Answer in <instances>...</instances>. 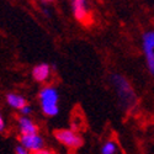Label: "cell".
I'll return each mask as SVG.
<instances>
[{
	"label": "cell",
	"mask_w": 154,
	"mask_h": 154,
	"mask_svg": "<svg viewBox=\"0 0 154 154\" xmlns=\"http://www.w3.org/2000/svg\"><path fill=\"white\" fill-rule=\"evenodd\" d=\"M5 101H6L8 106H10L14 110H17V111H20L22 107H25L29 104L26 97L22 96L21 94H17V93H8L5 95Z\"/></svg>",
	"instance_id": "ba28073f"
},
{
	"label": "cell",
	"mask_w": 154,
	"mask_h": 154,
	"mask_svg": "<svg viewBox=\"0 0 154 154\" xmlns=\"http://www.w3.org/2000/svg\"><path fill=\"white\" fill-rule=\"evenodd\" d=\"M19 144L25 147L31 153H35L45 148V139L40 133H33V134H21L19 137Z\"/></svg>",
	"instance_id": "5b68a950"
},
{
	"label": "cell",
	"mask_w": 154,
	"mask_h": 154,
	"mask_svg": "<svg viewBox=\"0 0 154 154\" xmlns=\"http://www.w3.org/2000/svg\"><path fill=\"white\" fill-rule=\"evenodd\" d=\"M15 154H32L30 150H27L25 147H22L21 144H17L15 147Z\"/></svg>",
	"instance_id": "4fadbf2b"
},
{
	"label": "cell",
	"mask_w": 154,
	"mask_h": 154,
	"mask_svg": "<svg viewBox=\"0 0 154 154\" xmlns=\"http://www.w3.org/2000/svg\"><path fill=\"white\" fill-rule=\"evenodd\" d=\"M143 53H144V57H146L147 68L150 72V74L154 75V48L143 46Z\"/></svg>",
	"instance_id": "9c48e42d"
},
{
	"label": "cell",
	"mask_w": 154,
	"mask_h": 154,
	"mask_svg": "<svg viewBox=\"0 0 154 154\" xmlns=\"http://www.w3.org/2000/svg\"><path fill=\"white\" fill-rule=\"evenodd\" d=\"M70 8L76 21L83 25H89L91 14L88 0H70Z\"/></svg>",
	"instance_id": "277c9868"
},
{
	"label": "cell",
	"mask_w": 154,
	"mask_h": 154,
	"mask_svg": "<svg viewBox=\"0 0 154 154\" xmlns=\"http://www.w3.org/2000/svg\"><path fill=\"white\" fill-rule=\"evenodd\" d=\"M45 3H53V2H56V0H43Z\"/></svg>",
	"instance_id": "2e32d148"
},
{
	"label": "cell",
	"mask_w": 154,
	"mask_h": 154,
	"mask_svg": "<svg viewBox=\"0 0 154 154\" xmlns=\"http://www.w3.org/2000/svg\"><path fill=\"white\" fill-rule=\"evenodd\" d=\"M51 74H52V67H51L48 63L37 64V66H35L32 68V72H31L32 79L36 83H41V84L49 80Z\"/></svg>",
	"instance_id": "8992f818"
},
{
	"label": "cell",
	"mask_w": 154,
	"mask_h": 154,
	"mask_svg": "<svg viewBox=\"0 0 154 154\" xmlns=\"http://www.w3.org/2000/svg\"><path fill=\"white\" fill-rule=\"evenodd\" d=\"M5 128H6V121L3 116V113L0 112V133H3L5 131Z\"/></svg>",
	"instance_id": "5bb4252c"
},
{
	"label": "cell",
	"mask_w": 154,
	"mask_h": 154,
	"mask_svg": "<svg viewBox=\"0 0 154 154\" xmlns=\"http://www.w3.org/2000/svg\"><path fill=\"white\" fill-rule=\"evenodd\" d=\"M54 138L62 146H64L68 149H72V150L79 149L84 144V140H83L82 136L76 131L72 130V128H62V130H57L54 132Z\"/></svg>",
	"instance_id": "3957f363"
},
{
	"label": "cell",
	"mask_w": 154,
	"mask_h": 154,
	"mask_svg": "<svg viewBox=\"0 0 154 154\" xmlns=\"http://www.w3.org/2000/svg\"><path fill=\"white\" fill-rule=\"evenodd\" d=\"M110 82L116 91L122 109L126 111H133L138 105V96L131 83L120 73H112L110 75Z\"/></svg>",
	"instance_id": "6da1fadb"
},
{
	"label": "cell",
	"mask_w": 154,
	"mask_h": 154,
	"mask_svg": "<svg viewBox=\"0 0 154 154\" xmlns=\"http://www.w3.org/2000/svg\"><path fill=\"white\" fill-rule=\"evenodd\" d=\"M40 107L45 116L56 117L59 113V91L53 85H45L38 91Z\"/></svg>",
	"instance_id": "7a4b0ae2"
},
{
	"label": "cell",
	"mask_w": 154,
	"mask_h": 154,
	"mask_svg": "<svg viewBox=\"0 0 154 154\" xmlns=\"http://www.w3.org/2000/svg\"><path fill=\"white\" fill-rule=\"evenodd\" d=\"M117 153V144L113 140L109 139L102 144L101 147V154H116Z\"/></svg>",
	"instance_id": "30bf717a"
},
{
	"label": "cell",
	"mask_w": 154,
	"mask_h": 154,
	"mask_svg": "<svg viewBox=\"0 0 154 154\" xmlns=\"http://www.w3.org/2000/svg\"><path fill=\"white\" fill-rule=\"evenodd\" d=\"M32 111H33V109H32V106L30 105V104H27L25 107H22L19 112H20V115L21 116H31V113H32Z\"/></svg>",
	"instance_id": "7c38bea8"
},
{
	"label": "cell",
	"mask_w": 154,
	"mask_h": 154,
	"mask_svg": "<svg viewBox=\"0 0 154 154\" xmlns=\"http://www.w3.org/2000/svg\"><path fill=\"white\" fill-rule=\"evenodd\" d=\"M17 130L20 136L21 134H33L38 133L40 127L35 122V120L31 119V116H21L17 119Z\"/></svg>",
	"instance_id": "52a82bcc"
},
{
	"label": "cell",
	"mask_w": 154,
	"mask_h": 154,
	"mask_svg": "<svg viewBox=\"0 0 154 154\" xmlns=\"http://www.w3.org/2000/svg\"><path fill=\"white\" fill-rule=\"evenodd\" d=\"M32 154H54L51 149H47V148H42V149H40V150H37V152H35V153H32Z\"/></svg>",
	"instance_id": "9a60e30c"
},
{
	"label": "cell",
	"mask_w": 154,
	"mask_h": 154,
	"mask_svg": "<svg viewBox=\"0 0 154 154\" xmlns=\"http://www.w3.org/2000/svg\"><path fill=\"white\" fill-rule=\"evenodd\" d=\"M142 42L144 47H150L154 48V31H147L143 33Z\"/></svg>",
	"instance_id": "8fae6325"
}]
</instances>
